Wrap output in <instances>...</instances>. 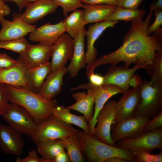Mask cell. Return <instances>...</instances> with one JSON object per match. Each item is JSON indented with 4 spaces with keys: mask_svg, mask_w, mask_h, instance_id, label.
<instances>
[{
    "mask_svg": "<svg viewBox=\"0 0 162 162\" xmlns=\"http://www.w3.org/2000/svg\"><path fill=\"white\" fill-rule=\"evenodd\" d=\"M86 30L84 28L78 36L74 39L73 56L67 68L70 78L76 76L80 70L84 67L86 64L84 43Z\"/></svg>",
    "mask_w": 162,
    "mask_h": 162,
    "instance_id": "obj_21",
    "label": "cell"
},
{
    "mask_svg": "<svg viewBox=\"0 0 162 162\" xmlns=\"http://www.w3.org/2000/svg\"><path fill=\"white\" fill-rule=\"evenodd\" d=\"M70 110L64 105H58L52 109V114L62 121L68 124L75 125L90 134L88 124L84 116H79L70 112Z\"/></svg>",
    "mask_w": 162,
    "mask_h": 162,
    "instance_id": "obj_26",
    "label": "cell"
},
{
    "mask_svg": "<svg viewBox=\"0 0 162 162\" xmlns=\"http://www.w3.org/2000/svg\"><path fill=\"white\" fill-rule=\"evenodd\" d=\"M144 0H118V6L131 9H137Z\"/></svg>",
    "mask_w": 162,
    "mask_h": 162,
    "instance_id": "obj_39",
    "label": "cell"
},
{
    "mask_svg": "<svg viewBox=\"0 0 162 162\" xmlns=\"http://www.w3.org/2000/svg\"><path fill=\"white\" fill-rule=\"evenodd\" d=\"M58 7L54 0H39L29 3L24 12L16 13L13 15V19H20L31 25L45 16L55 12Z\"/></svg>",
    "mask_w": 162,
    "mask_h": 162,
    "instance_id": "obj_11",
    "label": "cell"
},
{
    "mask_svg": "<svg viewBox=\"0 0 162 162\" xmlns=\"http://www.w3.org/2000/svg\"><path fill=\"white\" fill-rule=\"evenodd\" d=\"M68 72L66 67L51 72L38 94L46 100H50L54 98L61 92L63 77Z\"/></svg>",
    "mask_w": 162,
    "mask_h": 162,
    "instance_id": "obj_20",
    "label": "cell"
},
{
    "mask_svg": "<svg viewBox=\"0 0 162 162\" xmlns=\"http://www.w3.org/2000/svg\"><path fill=\"white\" fill-rule=\"evenodd\" d=\"M162 162V151L158 153L154 154V162Z\"/></svg>",
    "mask_w": 162,
    "mask_h": 162,
    "instance_id": "obj_49",
    "label": "cell"
},
{
    "mask_svg": "<svg viewBox=\"0 0 162 162\" xmlns=\"http://www.w3.org/2000/svg\"><path fill=\"white\" fill-rule=\"evenodd\" d=\"M140 68V67L137 65L130 69L124 66H118L116 65H112L104 76V85H114L125 92L129 89V82L133 75Z\"/></svg>",
    "mask_w": 162,
    "mask_h": 162,
    "instance_id": "obj_19",
    "label": "cell"
},
{
    "mask_svg": "<svg viewBox=\"0 0 162 162\" xmlns=\"http://www.w3.org/2000/svg\"><path fill=\"white\" fill-rule=\"evenodd\" d=\"M86 157L90 162H105L114 157L122 158L127 162H137L131 150L111 145L100 141L83 131L77 133Z\"/></svg>",
    "mask_w": 162,
    "mask_h": 162,
    "instance_id": "obj_3",
    "label": "cell"
},
{
    "mask_svg": "<svg viewBox=\"0 0 162 162\" xmlns=\"http://www.w3.org/2000/svg\"><path fill=\"white\" fill-rule=\"evenodd\" d=\"M10 10L3 0H0V20L4 18V16L9 14Z\"/></svg>",
    "mask_w": 162,
    "mask_h": 162,
    "instance_id": "obj_44",
    "label": "cell"
},
{
    "mask_svg": "<svg viewBox=\"0 0 162 162\" xmlns=\"http://www.w3.org/2000/svg\"><path fill=\"white\" fill-rule=\"evenodd\" d=\"M162 128V111L150 119L146 125L143 133Z\"/></svg>",
    "mask_w": 162,
    "mask_h": 162,
    "instance_id": "obj_35",
    "label": "cell"
},
{
    "mask_svg": "<svg viewBox=\"0 0 162 162\" xmlns=\"http://www.w3.org/2000/svg\"><path fill=\"white\" fill-rule=\"evenodd\" d=\"M9 97L6 84L0 83V115L3 116L10 106Z\"/></svg>",
    "mask_w": 162,
    "mask_h": 162,
    "instance_id": "obj_34",
    "label": "cell"
},
{
    "mask_svg": "<svg viewBox=\"0 0 162 162\" xmlns=\"http://www.w3.org/2000/svg\"><path fill=\"white\" fill-rule=\"evenodd\" d=\"M65 32L63 20L55 24L49 22L30 32L29 39L33 42L53 44Z\"/></svg>",
    "mask_w": 162,
    "mask_h": 162,
    "instance_id": "obj_17",
    "label": "cell"
},
{
    "mask_svg": "<svg viewBox=\"0 0 162 162\" xmlns=\"http://www.w3.org/2000/svg\"><path fill=\"white\" fill-rule=\"evenodd\" d=\"M71 162H82L86 157L77 134L61 139Z\"/></svg>",
    "mask_w": 162,
    "mask_h": 162,
    "instance_id": "obj_29",
    "label": "cell"
},
{
    "mask_svg": "<svg viewBox=\"0 0 162 162\" xmlns=\"http://www.w3.org/2000/svg\"><path fill=\"white\" fill-rule=\"evenodd\" d=\"M29 3H31L32 2H34L35 1H37L39 0H26Z\"/></svg>",
    "mask_w": 162,
    "mask_h": 162,
    "instance_id": "obj_50",
    "label": "cell"
},
{
    "mask_svg": "<svg viewBox=\"0 0 162 162\" xmlns=\"http://www.w3.org/2000/svg\"><path fill=\"white\" fill-rule=\"evenodd\" d=\"M140 77L138 75L134 74L130 78L129 83V86L135 88L140 86L142 83Z\"/></svg>",
    "mask_w": 162,
    "mask_h": 162,
    "instance_id": "obj_43",
    "label": "cell"
},
{
    "mask_svg": "<svg viewBox=\"0 0 162 162\" xmlns=\"http://www.w3.org/2000/svg\"><path fill=\"white\" fill-rule=\"evenodd\" d=\"M115 104V122L134 116L140 100V86L125 91Z\"/></svg>",
    "mask_w": 162,
    "mask_h": 162,
    "instance_id": "obj_15",
    "label": "cell"
},
{
    "mask_svg": "<svg viewBox=\"0 0 162 162\" xmlns=\"http://www.w3.org/2000/svg\"><path fill=\"white\" fill-rule=\"evenodd\" d=\"M111 100L105 104L98 112L93 135L102 142L111 145L114 143L111 137L112 124L115 122V104Z\"/></svg>",
    "mask_w": 162,
    "mask_h": 162,
    "instance_id": "obj_10",
    "label": "cell"
},
{
    "mask_svg": "<svg viewBox=\"0 0 162 162\" xmlns=\"http://www.w3.org/2000/svg\"><path fill=\"white\" fill-rule=\"evenodd\" d=\"M154 14L155 17V20L148 29V32L149 34L154 32L159 29L162 24V10H155Z\"/></svg>",
    "mask_w": 162,
    "mask_h": 162,
    "instance_id": "obj_38",
    "label": "cell"
},
{
    "mask_svg": "<svg viewBox=\"0 0 162 162\" xmlns=\"http://www.w3.org/2000/svg\"><path fill=\"white\" fill-rule=\"evenodd\" d=\"M116 7L109 4L92 5L83 4V18L86 24L104 21Z\"/></svg>",
    "mask_w": 162,
    "mask_h": 162,
    "instance_id": "obj_25",
    "label": "cell"
},
{
    "mask_svg": "<svg viewBox=\"0 0 162 162\" xmlns=\"http://www.w3.org/2000/svg\"><path fill=\"white\" fill-rule=\"evenodd\" d=\"M29 44L24 37L6 41H0V48L22 53L26 50Z\"/></svg>",
    "mask_w": 162,
    "mask_h": 162,
    "instance_id": "obj_32",
    "label": "cell"
},
{
    "mask_svg": "<svg viewBox=\"0 0 162 162\" xmlns=\"http://www.w3.org/2000/svg\"><path fill=\"white\" fill-rule=\"evenodd\" d=\"M2 116L9 125L30 137L38 128V124L33 116L23 107L15 103H11Z\"/></svg>",
    "mask_w": 162,
    "mask_h": 162,
    "instance_id": "obj_6",
    "label": "cell"
},
{
    "mask_svg": "<svg viewBox=\"0 0 162 162\" xmlns=\"http://www.w3.org/2000/svg\"><path fill=\"white\" fill-rule=\"evenodd\" d=\"M105 162H127L123 159L117 157H114L107 160Z\"/></svg>",
    "mask_w": 162,
    "mask_h": 162,
    "instance_id": "obj_48",
    "label": "cell"
},
{
    "mask_svg": "<svg viewBox=\"0 0 162 162\" xmlns=\"http://www.w3.org/2000/svg\"><path fill=\"white\" fill-rule=\"evenodd\" d=\"M146 13L145 10L131 9L117 6L113 12L105 21L122 20L127 22L130 21L132 23L142 20Z\"/></svg>",
    "mask_w": 162,
    "mask_h": 162,
    "instance_id": "obj_30",
    "label": "cell"
},
{
    "mask_svg": "<svg viewBox=\"0 0 162 162\" xmlns=\"http://www.w3.org/2000/svg\"><path fill=\"white\" fill-rule=\"evenodd\" d=\"M153 12L150 10L144 20L132 22L130 29L123 38L122 45L86 66V75L88 76L98 66L107 64L116 65L122 62L126 68L133 64L143 69L150 64L155 52L162 48V28L152 35L148 32Z\"/></svg>",
    "mask_w": 162,
    "mask_h": 162,
    "instance_id": "obj_1",
    "label": "cell"
},
{
    "mask_svg": "<svg viewBox=\"0 0 162 162\" xmlns=\"http://www.w3.org/2000/svg\"><path fill=\"white\" fill-rule=\"evenodd\" d=\"M6 85L10 102L16 104L25 108L38 124L52 115V109L58 105L54 98L50 100H45L28 88Z\"/></svg>",
    "mask_w": 162,
    "mask_h": 162,
    "instance_id": "obj_2",
    "label": "cell"
},
{
    "mask_svg": "<svg viewBox=\"0 0 162 162\" xmlns=\"http://www.w3.org/2000/svg\"><path fill=\"white\" fill-rule=\"evenodd\" d=\"M88 77L89 80V82L94 86H99L104 84V76L99 74L93 72L91 73Z\"/></svg>",
    "mask_w": 162,
    "mask_h": 162,
    "instance_id": "obj_41",
    "label": "cell"
},
{
    "mask_svg": "<svg viewBox=\"0 0 162 162\" xmlns=\"http://www.w3.org/2000/svg\"><path fill=\"white\" fill-rule=\"evenodd\" d=\"M69 157L65 151L58 154L55 158L53 162H70Z\"/></svg>",
    "mask_w": 162,
    "mask_h": 162,
    "instance_id": "obj_45",
    "label": "cell"
},
{
    "mask_svg": "<svg viewBox=\"0 0 162 162\" xmlns=\"http://www.w3.org/2000/svg\"><path fill=\"white\" fill-rule=\"evenodd\" d=\"M131 150L143 149L150 152L155 149H162V128L143 133L140 136L117 142L113 145Z\"/></svg>",
    "mask_w": 162,
    "mask_h": 162,
    "instance_id": "obj_9",
    "label": "cell"
},
{
    "mask_svg": "<svg viewBox=\"0 0 162 162\" xmlns=\"http://www.w3.org/2000/svg\"><path fill=\"white\" fill-rule=\"evenodd\" d=\"M27 156L24 158H20L18 156L15 162H42L41 158L38 156L36 151L34 149L29 151Z\"/></svg>",
    "mask_w": 162,
    "mask_h": 162,
    "instance_id": "obj_40",
    "label": "cell"
},
{
    "mask_svg": "<svg viewBox=\"0 0 162 162\" xmlns=\"http://www.w3.org/2000/svg\"><path fill=\"white\" fill-rule=\"evenodd\" d=\"M63 9V16L66 17L68 13L82 7L83 3L81 0H54Z\"/></svg>",
    "mask_w": 162,
    "mask_h": 162,
    "instance_id": "obj_33",
    "label": "cell"
},
{
    "mask_svg": "<svg viewBox=\"0 0 162 162\" xmlns=\"http://www.w3.org/2000/svg\"><path fill=\"white\" fill-rule=\"evenodd\" d=\"M150 10H162V0H154L149 6Z\"/></svg>",
    "mask_w": 162,
    "mask_h": 162,
    "instance_id": "obj_46",
    "label": "cell"
},
{
    "mask_svg": "<svg viewBox=\"0 0 162 162\" xmlns=\"http://www.w3.org/2000/svg\"><path fill=\"white\" fill-rule=\"evenodd\" d=\"M83 4L92 5L109 4L117 6L118 0H81Z\"/></svg>",
    "mask_w": 162,
    "mask_h": 162,
    "instance_id": "obj_42",
    "label": "cell"
},
{
    "mask_svg": "<svg viewBox=\"0 0 162 162\" xmlns=\"http://www.w3.org/2000/svg\"><path fill=\"white\" fill-rule=\"evenodd\" d=\"M144 69L150 76L151 80L162 82V48L157 50L151 63Z\"/></svg>",
    "mask_w": 162,
    "mask_h": 162,
    "instance_id": "obj_31",
    "label": "cell"
},
{
    "mask_svg": "<svg viewBox=\"0 0 162 162\" xmlns=\"http://www.w3.org/2000/svg\"><path fill=\"white\" fill-rule=\"evenodd\" d=\"M140 89V100L134 116L150 119L162 110V82L143 81Z\"/></svg>",
    "mask_w": 162,
    "mask_h": 162,
    "instance_id": "obj_4",
    "label": "cell"
},
{
    "mask_svg": "<svg viewBox=\"0 0 162 162\" xmlns=\"http://www.w3.org/2000/svg\"><path fill=\"white\" fill-rule=\"evenodd\" d=\"M80 89L83 90L91 89L94 94V113L92 119L88 123L90 134L93 135L97 123L96 117L99 112L110 98L118 94H123L124 91L120 88L114 85L104 84L97 86L90 82L80 84L76 87L70 88V90L73 91Z\"/></svg>",
    "mask_w": 162,
    "mask_h": 162,
    "instance_id": "obj_7",
    "label": "cell"
},
{
    "mask_svg": "<svg viewBox=\"0 0 162 162\" xmlns=\"http://www.w3.org/2000/svg\"><path fill=\"white\" fill-rule=\"evenodd\" d=\"M149 119L133 116L112 124L111 137L114 143L120 140L134 138L143 133Z\"/></svg>",
    "mask_w": 162,
    "mask_h": 162,
    "instance_id": "obj_8",
    "label": "cell"
},
{
    "mask_svg": "<svg viewBox=\"0 0 162 162\" xmlns=\"http://www.w3.org/2000/svg\"><path fill=\"white\" fill-rule=\"evenodd\" d=\"M65 31L72 38L77 37L86 24L83 18V11L76 9L63 20Z\"/></svg>",
    "mask_w": 162,
    "mask_h": 162,
    "instance_id": "obj_28",
    "label": "cell"
},
{
    "mask_svg": "<svg viewBox=\"0 0 162 162\" xmlns=\"http://www.w3.org/2000/svg\"><path fill=\"white\" fill-rule=\"evenodd\" d=\"M74 40L68 34L64 33L53 44L50 62L51 72L65 67L73 56Z\"/></svg>",
    "mask_w": 162,
    "mask_h": 162,
    "instance_id": "obj_12",
    "label": "cell"
},
{
    "mask_svg": "<svg viewBox=\"0 0 162 162\" xmlns=\"http://www.w3.org/2000/svg\"><path fill=\"white\" fill-rule=\"evenodd\" d=\"M37 145L38 152L42 156V162H53L58 154L65 151L61 139L44 141Z\"/></svg>",
    "mask_w": 162,
    "mask_h": 162,
    "instance_id": "obj_27",
    "label": "cell"
},
{
    "mask_svg": "<svg viewBox=\"0 0 162 162\" xmlns=\"http://www.w3.org/2000/svg\"><path fill=\"white\" fill-rule=\"evenodd\" d=\"M51 71L50 62L37 67L27 68L25 76L28 88L33 92L38 93Z\"/></svg>",
    "mask_w": 162,
    "mask_h": 162,
    "instance_id": "obj_24",
    "label": "cell"
},
{
    "mask_svg": "<svg viewBox=\"0 0 162 162\" xmlns=\"http://www.w3.org/2000/svg\"><path fill=\"white\" fill-rule=\"evenodd\" d=\"M53 49V44L39 43L36 45L29 44L19 57L27 68L37 67L49 62Z\"/></svg>",
    "mask_w": 162,
    "mask_h": 162,
    "instance_id": "obj_13",
    "label": "cell"
},
{
    "mask_svg": "<svg viewBox=\"0 0 162 162\" xmlns=\"http://www.w3.org/2000/svg\"><path fill=\"white\" fill-rule=\"evenodd\" d=\"M118 21H105L95 23L89 26L86 30L85 36L87 40V50L85 53V63L88 66L96 60L98 54L94 43L99 36L107 28H113Z\"/></svg>",
    "mask_w": 162,
    "mask_h": 162,
    "instance_id": "obj_16",
    "label": "cell"
},
{
    "mask_svg": "<svg viewBox=\"0 0 162 162\" xmlns=\"http://www.w3.org/2000/svg\"><path fill=\"white\" fill-rule=\"evenodd\" d=\"M19 62L5 53H0V70L8 68L16 65Z\"/></svg>",
    "mask_w": 162,
    "mask_h": 162,
    "instance_id": "obj_37",
    "label": "cell"
},
{
    "mask_svg": "<svg viewBox=\"0 0 162 162\" xmlns=\"http://www.w3.org/2000/svg\"><path fill=\"white\" fill-rule=\"evenodd\" d=\"M17 59L19 62L15 65L8 68L0 70V83L28 88L25 76L27 68L19 57Z\"/></svg>",
    "mask_w": 162,
    "mask_h": 162,
    "instance_id": "obj_23",
    "label": "cell"
},
{
    "mask_svg": "<svg viewBox=\"0 0 162 162\" xmlns=\"http://www.w3.org/2000/svg\"><path fill=\"white\" fill-rule=\"evenodd\" d=\"M22 134L9 125L0 124V149L7 154L19 156L22 152L24 141Z\"/></svg>",
    "mask_w": 162,
    "mask_h": 162,
    "instance_id": "obj_14",
    "label": "cell"
},
{
    "mask_svg": "<svg viewBox=\"0 0 162 162\" xmlns=\"http://www.w3.org/2000/svg\"><path fill=\"white\" fill-rule=\"evenodd\" d=\"M4 2H14L17 5L19 11H21L23 8L26 7L29 3L26 0H3Z\"/></svg>",
    "mask_w": 162,
    "mask_h": 162,
    "instance_id": "obj_47",
    "label": "cell"
},
{
    "mask_svg": "<svg viewBox=\"0 0 162 162\" xmlns=\"http://www.w3.org/2000/svg\"><path fill=\"white\" fill-rule=\"evenodd\" d=\"M137 162H154V154L150 152L143 149L131 150Z\"/></svg>",
    "mask_w": 162,
    "mask_h": 162,
    "instance_id": "obj_36",
    "label": "cell"
},
{
    "mask_svg": "<svg viewBox=\"0 0 162 162\" xmlns=\"http://www.w3.org/2000/svg\"><path fill=\"white\" fill-rule=\"evenodd\" d=\"M72 97L76 100L74 104L67 107L70 110L79 112L83 115L86 121L89 122L94 113V98L92 89H87V92H78L73 93Z\"/></svg>",
    "mask_w": 162,
    "mask_h": 162,
    "instance_id": "obj_22",
    "label": "cell"
},
{
    "mask_svg": "<svg viewBox=\"0 0 162 162\" xmlns=\"http://www.w3.org/2000/svg\"><path fill=\"white\" fill-rule=\"evenodd\" d=\"M0 23L2 26L0 30V41L24 37L37 26L27 24L18 19L10 21L3 18L0 20Z\"/></svg>",
    "mask_w": 162,
    "mask_h": 162,
    "instance_id": "obj_18",
    "label": "cell"
},
{
    "mask_svg": "<svg viewBox=\"0 0 162 162\" xmlns=\"http://www.w3.org/2000/svg\"><path fill=\"white\" fill-rule=\"evenodd\" d=\"M79 131L72 124L66 123L52 115L38 124L36 131L31 137L37 145L44 141L67 137L77 134Z\"/></svg>",
    "mask_w": 162,
    "mask_h": 162,
    "instance_id": "obj_5",
    "label": "cell"
}]
</instances>
